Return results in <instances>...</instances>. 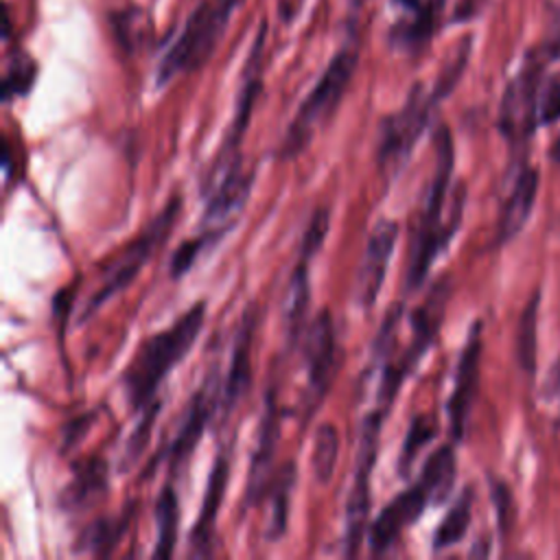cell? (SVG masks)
Instances as JSON below:
<instances>
[{"label": "cell", "instance_id": "cell-30", "mask_svg": "<svg viewBox=\"0 0 560 560\" xmlns=\"http://www.w3.org/2000/svg\"><path fill=\"white\" fill-rule=\"evenodd\" d=\"M337 455H339V433L330 422H324L315 431L313 457H311L313 475L322 486H326L332 479Z\"/></svg>", "mask_w": 560, "mask_h": 560}, {"label": "cell", "instance_id": "cell-11", "mask_svg": "<svg viewBox=\"0 0 560 560\" xmlns=\"http://www.w3.org/2000/svg\"><path fill=\"white\" fill-rule=\"evenodd\" d=\"M396 238H398L396 221L381 219L370 230V236L357 269V282H354V300L363 308H370L378 298V291L383 287V280L389 267V258L394 254Z\"/></svg>", "mask_w": 560, "mask_h": 560}, {"label": "cell", "instance_id": "cell-27", "mask_svg": "<svg viewBox=\"0 0 560 560\" xmlns=\"http://www.w3.org/2000/svg\"><path fill=\"white\" fill-rule=\"evenodd\" d=\"M129 516H131V510H127L125 514L114 516V518H96L81 534L79 549H85L92 556H109L114 551V547L118 545L120 536L125 534Z\"/></svg>", "mask_w": 560, "mask_h": 560}, {"label": "cell", "instance_id": "cell-10", "mask_svg": "<svg viewBox=\"0 0 560 560\" xmlns=\"http://www.w3.org/2000/svg\"><path fill=\"white\" fill-rule=\"evenodd\" d=\"M304 361L308 374V407L313 409L326 396L339 363L335 322L326 308L319 311L315 322L308 326L304 339Z\"/></svg>", "mask_w": 560, "mask_h": 560}, {"label": "cell", "instance_id": "cell-16", "mask_svg": "<svg viewBox=\"0 0 560 560\" xmlns=\"http://www.w3.org/2000/svg\"><path fill=\"white\" fill-rule=\"evenodd\" d=\"M214 402H219L217 400V372L206 376V381L201 383V387L195 392V396L188 402V409L184 413V420H182L175 442L171 446V466L173 468L184 464L190 457V453L195 451V446L199 444L203 429L210 420Z\"/></svg>", "mask_w": 560, "mask_h": 560}, {"label": "cell", "instance_id": "cell-31", "mask_svg": "<svg viewBox=\"0 0 560 560\" xmlns=\"http://www.w3.org/2000/svg\"><path fill=\"white\" fill-rule=\"evenodd\" d=\"M35 74H37L35 61L26 55H15L9 63L4 81H2L4 101L13 98V96H20V94H26L28 88L33 85V81H35Z\"/></svg>", "mask_w": 560, "mask_h": 560}, {"label": "cell", "instance_id": "cell-3", "mask_svg": "<svg viewBox=\"0 0 560 560\" xmlns=\"http://www.w3.org/2000/svg\"><path fill=\"white\" fill-rule=\"evenodd\" d=\"M354 68H357V50L354 48L346 46L332 57V61L328 63V68L324 70V74L319 77L315 88L308 92V96L300 105L293 122L289 125V129L284 133V140L280 147L282 160H291V158L300 155L311 144L317 127L324 125L335 114L341 96L346 94V88H348L352 74H354Z\"/></svg>", "mask_w": 560, "mask_h": 560}, {"label": "cell", "instance_id": "cell-40", "mask_svg": "<svg viewBox=\"0 0 560 560\" xmlns=\"http://www.w3.org/2000/svg\"><path fill=\"white\" fill-rule=\"evenodd\" d=\"M542 400L549 402L560 416V361L549 370L542 387Z\"/></svg>", "mask_w": 560, "mask_h": 560}, {"label": "cell", "instance_id": "cell-1", "mask_svg": "<svg viewBox=\"0 0 560 560\" xmlns=\"http://www.w3.org/2000/svg\"><path fill=\"white\" fill-rule=\"evenodd\" d=\"M435 171L422 203V212L418 223L411 230V238H409V256H407V280L405 287L407 291L418 289L429 269L433 258L440 254V249L448 243V238L453 236V232L459 225V217L455 214L453 219H448L444 223L442 212H444V203H446V192H448V182H451V173H453V142H451V133L446 127H440L435 131Z\"/></svg>", "mask_w": 560, "mask_h": 560}, {"label": "cell", "instance_id": "cell-22", "mask_svg": "<svg viewBox=\"0 0 560 560\" xmlns=\"http://www.w3.org/2000/svg\"><path fill=\"white\" fill-rule=\"evenodd\" d=\"M107 490V464L101 457H90L74 470V479L63 490L61 503L66 510H85Z\"/></svg>", "mask_w": 560, "mask_h": 560}, {"label": "cell", "instance_id": "cell-8", "mask_svg": "<svg viewBox=\"0 0 560 560\" xmlns=\"http://www.w3.org/2000/svg\"><path fill=\"white\" fill-rule=\"evenodd\" d=\"M545 59L540 50L529 52L523 68L508 83L499 109V129L512 144H523L538 120V94Z\"/></svg>", "mask_w": 560, "mask_h": 560}, {"label": "cell", "instance_id": "cell-28", "mask_svg": "<svg viewBox=\"0 0 560 560\" xmlns=\"http://www.w3.org/2000/svg\"><path fill=\"white\" fill-rule=\"evenodd\" d=\"M540 293L536 291L527 306L523 308L516 324V361L523 372L532 374L536 370V326H538Z\"/></svg>", "mask_w": 560, "mask_h": 560}, {"label": "cell", "instance_id": "cell-29", "mask_svg": "<svg viewBox=\"0 0 560 560\" xmlns=\"http://www.w3.org/2000/svg\"><path fill=\"white\" fill-rule=\"evenodd\" d=\"M470 512H472V492L466 490L455 501V505L446 512V516L442 518V523L433 536L435 551L453 547L464 538V534L468 532V525H470Z\"/></svg>", "mask_w": 560, "mask_h": 560}, {"label": "cell", "instance_id": "cell-21", "mask_svg": "<svg viewBox=\"0 0 560 560\" xmlns=\"http://www.w3.org/2000/svg\"><path fill=\"white\" fill-rule=\"evenodd\" d=\"M538 171L536 168H525L516 182H514V188L510 192V197L505 199L503 203V210H501V217H499V225H497V238L499 243H505L510 241L512 236H516L525 221L529 219L532 214V208H534V201H536V192H538Z\"/></svg>", "mask_w": 560, "mask_h": 560}, {"label": "cell", "instance_id": "cell-4", "mask_svg": "<svg viewBox=\"0 0 560 560\" xmlns=\"http://www.w3.org/2000/svg\"><path fill=\"white\" fill-rule=\"evenodd\" d=\"M241 0H206L188 18L184 31L162 57L158 68V83L164 85L179 72L201 68L214 52L234 9Z\"/></svg>", "mask_w": 560, "mask_h": 560}, {"label": "cell", "instance_id": "cell-25", "mask_svg": "<svg viewBox=\"0 0 560 560\" xmlns=\"http://www.w3.org/2000/svg\"><path fill=\"white\" fill-rule=\"evenodd\" d=\"M420 479L431 490L433 503H442L448 497L455 481V453L448 444L440 446L427 457Z\"/></svg>", "mask_w": 560, "mask_h": 560}, {"label": "cell", "instance_id": "cell-24", "mask_svg": "<svg viewBox=\"0 0 560 560\" xmlns=\"http://www.w3.org/2000/svg\"><path fill=\"white\" fill-rule=\"evenodd\" d=\"M295 486V466L287 462L280 466V470L273 475V481L267 490L271 512H269V525H267V538H280L287 529V518H289V499L291 490Z\"/></svg>", "mask_w": 560, "mask_h": 560}, {"label": "cell", "instance_id": "cell-39", "mask_svg": "<svg viewBox=\"0 0 560 560\" xmlns=\"http://www.w3.org/2000/svg\"><path fill=\"white\" fill-rule=\"evenodd\" d=\"M94 418H96L94 413H85L81 418L70 420L63 429V448H74L83 440L88 429L94 424Z\"/></svg>", "mask_w": 560, "mask_h": 560}, {"label": "cell", "instance_id": "cell-18", "mask_svg": "<svg viewBox=\"0 0 560 560\" xmlns=\"http://www.w3.org/2000/svg\"><path fill=\"white\" fill-rule=\"evenodd\" d=\"M265 22L260 24L258 28V37L249 50V59H247V66H245V81H243V88H241V94H238V101H236V109H234V118H232V125H230V131L225 136V144H223V155L232 153L245 129H247V122H249V116H252V107H254V101L260 92V61H262V44H265Z\"/></svg>", "mask_w": 560, "mask_h": 560}, {"label": "cell", "instance_id": "cell-9", "mask_svg": "<svg viewBox=\"0 0 560 560\" xmlns=\"http://www.w3.org/2000/svg\"><path fill=\"white\" fill-rule=\"evenodd\" d=\"M383 424V409L372 411L363 420L359 455H357V472L346 503V553L354 556L361 547V538L365 532V521L370 512V477L376 462V444Z\"/></svg>", "mask_w": 560, "mask_h": 560}, {"label": "cell", "instance_id": "cell-32", "mask_svg": "<svg viewBox=\"0 0 560 560\" xmlns=\"http://www.w3.org/2000/svg\"><path fill=\"white\" fill-rule=\"evenodd\" d=\"M435 420L431 416H416L409 424L402 451H400V470H407L416 457V453L435 435Z\"/></svg>", "mask_w": 560, "mask_h": 560}, {"label": "cell", "instance_id": "cell-13", "mask_svg": "<svg viewBox=\"0 0 560 560\" xmlns=\"http://www.w3.org/2000/svg\"><path fill=\"white\" fill-rule=\"evenodd\" d=\"M479 324L470 328L468 341L459 354L457 361V372H455V387L448 398V422H451V435L453 440H462L466 420L477 394V383H479V359H481V335H479Z\"/></svg>", "mask_w": 560, "mask_h": 560}, {"label": "cell", "instance_id": "cell-23", "mask_svg": "<svg viewBox=\"0 0 560 560\" xmlns=\"http://www.w3.org/2000/svg\"><path fill=\"white\" fill-rule=\"evenodd\" d=\"M308 295H311L308 260H298L287 287L284 304H282V326L289 341H295V337L302 332L304 315L308 308Z\"/></svg>", "mask_w": 560, "mask_h": 560}, {"label": "cell", "instance_id": "cell-33", "mask_svg": "<svg viewBox=\"0 0 560 560\" xmlns=\"http://www.w3.org/2000/svg\"><path fill=\"white\" fill-rule=\"evenodd\" d=\"M328 225H330L328 208H317L304 230V236L300 243V260H308L319 252V247L328 234Z\"/></svg>", "mask_w": 560, "mask_h": 560}, {"label": "cell", "instance_id": "cell-2", "mask_svg": "<svg viewBox=\"0 0 560 560\" xmlns=\"http://www.w3.org/2000/svg\"><path fill=\"white\" fill-rule=\"evenodd\" d=\"M203 315L206 304L197 302L177 322L155 332L138 348L122 376L125 394L133 409H144L153 400L158 387L173 370V365H177L186 357V352L199 337Z\"/></svg>", "mask_w": 560, "mask_h": 560}, {"label": "cell", "instance_id": "cell-19", "mask_svg": "<svg viewBox=\"0 0 560 560\" xmlns=\"http://www.w3.org/2000/svg\"><path fill=\"white\" fill-rule=\"evenodd\" d=\"M228 459L223 455H219L212 464L210 477H208V488L201 501V510L195 523V529L190 532V547L197 556H208L212 549V536H214V523H217V514L223 501V492L228 486Z\"/></svg>", "mask_w": 560, "mask_h": 560}, {"label": "cell", "instance_id": "cell-7", "mask_svg": "<svg viewBox=\"0 0 560 560\" xmlns=\"http://www.w3.org/2000/svg\"><path fill=\"white\" fill-rule=\"evenodd\" d=\"M435 103L438 101L431 92L427 94L422 85H416L407 96L405 105L383 120L376 151L383 175L394 177L405 166L416 140L429 122Z\"/></svg>", "mask_w": 560, "mask_h": 560}, {"label": "cell", "instance_id": "cell-17", "mask_svg": "<svg viewBox=\"0 0 560 560\" xmlns=\"http://www.w3.org/2000/svg\"><path fill=\"white\" fill-rule=\"evenodd\" d=\"M252 188V173H245L241 168V160L234 158L225 164V175L219 182V188L212 192L206 210H203V223L210 228V232L214 228L223 230L225 221L232 219V214H236Z\"/></svg>", "mask_w": 560, "mask_h": 560}, {"label": "cell", "instance_id": "cell-12", "mask_svg": "<svg viewBox=\"0 0 560 560\" xmlns=\"http://www.w3.org/2000/svg\"><path fill=\"white\" fill-rule=\"evenodd\" d=\"M429 503H433L431 490L424 486L422 479H418L409 490L394 497L370 527L372 551L374 553L387 551L394 545V540L400 536V532L409 527L424 512Z\"/></svg>", "mask_w": 560, "mask_h": 560}, {"label": "cell", "instance_id": "cell-36", "mask_svg": "<svg viewBox=\"0 0 560 560\" xmlns=\"http://www.w3.org/2000/svg\"><path fill=\"white\" fill-rule=\"evenodd\" d=\"M140 411H142V420L138 422V427L133 429L131 438L127 440V448H125L127 462H133V459L142 453V448L147 446L149 435H151V427H153V420H155V413L160 411V400H158V402L151 400V402H149L144 409H140Z\"/></svg>", "mask_w": 560, "mask_h": 560}, {"label": "cell", "instance_id": "cell-35", "mask_svg": "<svg viewBox=\"0 0 560 560\" xmlns=\"http://www.w3.org/2000/svg\"><path fill=\"white\" fill-rule=\"evenodd\" d=\"M560 120V72L551 74L538 94V122L551 125Z\"/></svg>", "mask_w": 560, "mask_h": 560}, {"label": "cell", "instance_id": "cell-14", "mask_svg": "<svg viewBox=\"0 0 560 560\" xmlns=\"http://www.w3.org/2000/svg\"><path fill=\"white\" fill-rule=\"evenodd\" d=\"M278 411H276V400L269 394L267 396V407L260 418V429H258V440L256 448L249 462V475L245 483V508H254L269 490L273 475V455L278 448V435H280V422H278Z\"/></svg>", "mask_w": 560, "mask_h": 560}, {"label": "cell", "instance_id": "cell-37", "mask_svg": "<svg viewBox=\"0 0 560 560\" xmlns=\"http://www.w3.org/2000/svg\"><path fill=\"white\" fill-rule=\"evenodd\" d=\"M208 241H210V234H203V236L192 238V241H184V243L179 245V249H177V252L173 254V258H171V276H173V278L184 276V273L192 267L195 258L199 256V252L206 247Z\"/></svg>", "mask_w": 560, "mask_h": 560}, {"label": "cell", "instance_id": "cell-38", "mask_svg": "<svg viewBox=\"0 0 560 560\" xmlns=\"http://www.w3.org/2000/svg\"><path fill=\"white\" fill-rule=\"evenodd\" d=\"M492 501H494V505H497V521H499V527H501V532L505 534L508 527H510V521H512V494H510V490L505 488V483L492 481Z\"/></svg>", "mask_w": 560, "mask_h": 560}, {"label": "cell", "instance_id": "cell-15", "mask_svg": "<svg viewBox=\"0 0 560 560\" xmlns=\"http://www.w3.org/2000/svg\"><path fill=\"white\" fill-rule=\"evenodd\" d=\"M254 330H256V313L254 306H249L243 313L241 326L236 330L232 357H230V368H228V378L223 383V394L219 400L221 407V418H228L241 398L247 394L249 381H252V341H254Z\"/></svg>", "mask_w": 560, "mask_h": 560}, {"label": "cell", "instance_id": "cell-6", "mask_svg": "<svg viewBox=\"0 0 560 560\" xmlns=\"http://www.w3.org/2000/svg\"><path fill=\"white\" fill-rule=\"evenodd\" d=\"M448 293H451V282L448 278H442L424 298V302L411 313V341L407 352L396 361V363H385V372H383V381L378 387V409H387L402 383V378L413 370V365L422 359V354L429 350V346L433 343L442 317H444V308L448 302Z\"/></svg>", "mask_w": 560, "mask_h": 560}, {"label": "cell", "instance_id": "cell-42", "mask_svg": "<svg viewBox=\"0 0 560 560\" xmlns=\"http://www.w3.org/2000/svg\"><path fill=\"white\" fill-rule=\"evenodd\" d=\"M549 158L556 162V164H560V136L556 138V142L551 144V149H549Z\"/></svg>", "mask_w": 560, "mask_h": 560}, {"label": "cell", "instance_id": "cell-26", "mask_svg": "<svg viewBox=\"0 0 560 560\" xmlns=\"http://www.w3.org/2000/svg\"><path fill=\"white\" fill-rule=\"evenodd\" d=\"M155 523H158V538H155V558H171L177 540V523H179V505L177 494L171 486H166L158 501H155Z\"/></svg>", "mask_w": 560, "mask_h": 560}, {"label": "cell", "instance_id": "cell-43", "mask_svg": "<svg viewBox=\"0 0 560 560\" xmlns=\"http://www.w3.org/2000/svg\"><path fill=\"white\" fill-rule=\"evenodd\" d=\"M363 4H365V0H350V9H352L354 13H357V11H359Z\"/></svg>", "mask_w": 560, "mask_h": 560}, {"label": "cell", "instance_id": "cell-5", "mask_svg": "<svg viewBox=\"0 0 560 560\" xmlns=\"http://www.w3.org/2000/svg\"><path fill=\"white\" fill-rule=\"evenodd\" d=\"M179 210H182V199L171 197L168 203L162 208V212L142 230V234L138 238H133L125 247V252L105 271L98 289L92 293V298H88V304L83 306L79 322H85L88 317H92L105 302H109L114 295L125 291L136 280V276L142 271V267L151 260V256L166 241L171 228L175 225V221L179 217Z\"/></svg>", "mask_w": 560, "mask_h": 560}, {"label": "cell", "instance_id": "cell-20", "mask_svg": "<svg viewBox=\"0 0 560 560\" xmlns=\"http://www.w3.org/2000/svg\"><path fill=\"white\" fill-rule=\"evenodd\" d=\"M444 0H420L418 4L405 9L409 15L398 20L389 33V42L400 50L416 52L429 44L435 33Z\"/></svg>", "mask_w": 560, "mask_h": 560}, {"label": "cell", "instance_id": "cell-34", "mask_svg": "<svg viewBox=\"0 0 560 560\" xmlns=\"http://www.w3.org/2000/svg\"><path fill=\"white\" fill-rule=\"evenodd\" d=\"M400 315H402V302H394L376 332V339H374V346H372V357L374 361H385L394 348V341H396V330H398V324H400Z\"/></svg>", "mask_w": 560, "mask_h": 560}, {"label": "cell", "instance_id": "cell-41", "mask_svg": "<svg viewBox=\"0 0 560 560\" xmlns=\"http://www.w3.org/2000/svg\"><path fill=\"white\" fill-rule=\"evenodd\" d=\"M486 0H457L453 9V22H468L483 9Z\"/></svg>", "mask_w": 560, "mask_h": 560}]
</instances>
